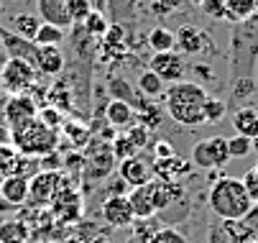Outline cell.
Returning <instances> with one entry per match:
<instances>
[{
    "label": "cell",
    "instance_id": "obj_1",
    "mask_svg": "<svg viewBox=\"0 0 258 243\" xmlns=\"http://www.w3.org/2000/svg\"><path fill=\"white\" fill-rule=\"evenodd\" d=\"M258 72V13L248 21L233 23L228 46V85L230 97L243 100L255 90Z\"/></svg>",
    "mask_w": 258,
    "mask_h": 243
},
{
    "label": "cell",
    "instance_id": "obj_2",
    "mask_svg": "<svg viewBox=\"0 0 258 243\" xmlns=\"http://www.w3.org/2000/svg\"><path fill=\"white\" fill-rule=\"evenodd\" d=\"M212 95L200 85V82H192V80H181V82H174L166 87L164 92V105H166V113L174 123L184 126V128H197V126H205V108H207V100Z\"/></svg>",
    "mask_w": 258,
    "mask_h": 243
},
{
    "label": "cell",
    "instance_id": "obj_3",
    "mask_svg": "<svg viewBox=\"0 0 258 243\" xmlns=\"http://www.w3.org/2000/svg\"><path fill=\"white\" fill-rule=\"evenodd\" d=\"M207 205L210 210L225 223H238L253 213V200L238 177H217L207 192Z\"/></svg>",
    "mask_w": 258,
    "mask_h": 243
},
{
    "label": "cell",
    "instance_id": "obj_4",
    "mask_svg": "<svg viewBox=\"0 0 258 243\" xmlns=\"http://www.w3.org/2000/svg\"><path fill=\"white\" fill-rule=\"evenodd\" d=\"M8 141L28 159H44L49 154H56L59 141H61V131L49 128L39 118H33L31 123L16 128L8 133Z\"/></svg>",
    "mask_w": 258,
    "mask_h": 243
},
{
    "label": "cell",
    "instance_id": "obj_5",
    "mask_svg": "<svg viewBox=\"0 0 258 243\" xmlns=\"http://www.w3.org/2000/svg\"><path fill=\"white\" fill-rule=\"evenodd\" d=\"M115 154H113V141H105V136H92L87 151H85V177L87 179H105L113 174L115 169Z\"/></svg>",
    "mask_w": 258,
    "mask_h": 243
},
{
    "label": "cell",
    "instance_id": "obj_6",
    "mask_svg": "<svg viewBox=\"0 0 258 243\" xmlns=\"http://www.w3.org/2000/svg\"><path fill=\"white\" fill-rule=\"evenodd\" d=\"M39 72L36 67L23 62V59H13L8 56V62L0 69V85L8 95H31V90L39 85Z\"/></svg>",
    "mask_w": 258,
    "mask_h": 243
},
{
    "label": "cell",
    "instance_id": "obj_7",
    "mask_svg": "<svg viewBox=\"0 0 258 243\" xmlns=\"http://www.w3.org/2000/svg\"><path fill=\"white\" fill-rule=\"evenodd\" d=\"M59 185H61V171L56 169H41L36 171L28 182V202L33 210H46L51 207L56 192H59Z\"/></svg>",
    "mask_w": 258,
    "mask_h": 243
},
{
    "label": "cell",
    "instance_id": "obj_8",
    "mask_svg": "<svg viewBox=\"0 0 258 243\" xmlns=\"http://www.w3.org/2000/svg\"><path fill=\"white\" fill-rule=\"evenodd\" d=\"M230 161L228 138L225 136H210L195 144L192 149V164L200 169H220Z\"/></svg>",
    "mask_w": 258,
    "mask_h": 243
},
{
    "label": "cell",
    "instance_id": "obj_9",
    "mask_svg": "<svg viewBox=\"0 0 258 243\" xmlns=\"http://www.w3.org/2000/svg\"><path fill=\"white\" fill-rule=\"evenodd\" d=\"M39 102H36L33 95H8L3 100V115H6V126L8 133L31 123L36 115H39Z\"/></svg>",
    "mask_w": 258,
    "mask_h": 243
},
{
    "label": "cell",
    "instance_id": "obj_10",
    "mask_svg": "<svg viewBox=\"0 0 258 243\" xmlns=\"http://www.w3.org/2000/svg\"><path fill=\"white\" fill-rule=\"evenodd\" d=\"M36 171H41L39 159H28L11 141H0V177H13V174L33 177Z\"/></svg>",
    "mask_w": 258,
    "mask_h": 243
},
{
    "label": "cell",
    "instance_id": "obj_11",
    "mask_svg": "<svg viewBox=\"0 0 258 243\" xmlns=\"http://www.w3.org/2000/svg\"><path fill=\"white\" fill-rule=\"evenodd\" d=\"M149 69H151V72H156L164 82L174 85V82H181V77L187 75V62H184V56L174 49V51L154 54L149 59Z\"/></svg>",
    "mask_w": 258,
    "mask_h": 243
},
{
    "label": "cell",
    "instance_id": "obj_12",
    "mask_svg": "<svg viewBox=\"0 0 258 243\" xmlns=\"http://www.w3.org/2000/svg\"><path fill=\"white\" fill-rule=\"evenodd\" d=\"M100 215H102V220L110 228H131L136 223V215H133L128 195H110L102 202V207H100Z\"/></svg>",
    "mask_w": 258,
    "mask_h": 243
},
{
    "label": "cell",
    "instance_id": "obj_13",
    "mask_svg": "<svg viewBox=\"0 0 258 243\" xmlns=\"http://www.w3.org/2000/svg\"><path fill=\"white\" fill-rule=\"evenodd\" d=\"M176 33V51L181 56H197L202 54L207 46L212 49V41H210V33L197 28V26H181Z\"/></svg>",
    "mask_w": 258,
    "mask_h": 243
},
{
    "label": "cell",
    "instance_id": "obj_14",
    "mask_svg": "<svg viewBox=\"0 0 258 243\" xmlns=\"http://www.w3.org/2000/svg\"><path fill=\"white\" fill-rule=\"evenodd\" d=\"M0 46L6 49L8 56H13V59H23V62H28V64L36 67L39 46H36L33 41H28V39H23V36H18V33H13V31L6 28V26H0Z\"/></svg>",
    "mask_w": 258,
    "mask_h": 243
},
{
    "label": "cell",
    "instance_id": "obj_15",
    "mask_svg": "<svg viewBox=\"0 0 258 243\" xmlns=\"http://www.w3.org/2000/svg\"><path fill=\"white\" fill-rule=\"evenodd\" d=\"M36 16L41 23H51L59 28H72V16H69V0H36Z\"/></svg>",
    "mask_w": 258,
    "mask_h": 243
},
{
    "label": "cell",
    "instance_id": "obj_16",
    "mask_svg": "<svg viewBox=\"0 0 258 243\" xmlns=\"http://www.w3.org/2000/svg\"><path fill=\"white\" fill-rule=\"evenodd\" d=\"M125 49H128V39L123 33V26H118V23L110 26L107 33L97 44V54H100L102 62H118V59H123Z\"/></svg>",
    "mask_w": 258,
    "mask_h": 243
},
{
    "label": "cell",
    "instance_id": "obj_17",
    "mask_svg": "<svg viewBox=\"0 0 258 243\" xmlns=\"http://www.w3.org/2000/svg\"><path fill=\"white\" fill-rule=\"evenodd\" d=\"M28 182L31 177L23 174H13V177H3L0 182V197L8 207H23L28 202Z\"/></svg>",
    "mask_w": 258,
    "mask_h": 243
},
{
    "label": "cell",
    "instance_id": "obj_18",
    "mask_svg": "<svg viewBox=\"0 0 258 243\" xmlns=\"http://www.w3.org/2000/svg\"><path fill=\"white\" fill-rule=\"evenodd\" d=\"M120 179L128 185V187H141L146 182H151L154 179V171H151V164H146L143 156H133V159H125L120 161Z\"/></svg>",
    "mask_w": 258,
    "mask_h": 243
},
{
    "label": "cell",
    "instance_id": "obj_19",
    "mask_svg": "<svg viewBox=\"0 0 258 243\" xmlns=\"http://www.w3.org/2000/svg\"><path fill=\"white\" fill-rule=\"evenodd\" d=\"M67 67V56L59 46H39L36 56V72L44 77H59Z\"/></svg>",
    "mask_w": 258,
    "mask_h": 243
},
{
    "label": "cell",
    "instance_id": "obj_20",
    "mask_svg": "<svg viewBox=\"0 0 258 243\" xmlns=\"http://www.w3.org/2000/svg\"><path fill=\"white\" fill-rule=\"evenodd\" d=\"M105 120L110 128H118V131H128L131 126L138 123L136 118V108L128 105L123 100H110L105 105Z\"/></svg>",
    "mask_w": 258,
    "mask_h": 243
},
{
    "label": "cell",
    "instance_id": "obj_21",
    "mask_svg": "<svg viewBox=\"0 0 258 243\" xmlns=\"http://www.w3.org/2000/svg\"><path fill=\"white\" fill-rule=\"evenodd\" d=\"M151 171H154V179H161V182H179L184 174L189 171V164L179 159V156H169V159H156L151 164Z\"/></svg>",
    "mask_w": 258,
    "mask_h": 243
},
{
    "label": "cell",
    "instance_id": "obj_22",
    "mask_svg": "<svg viewBox=\"0 0 258 243\" xmlns=\"http://www.w3.org/2000/svg\"><path fill=\"white\" fill-rule=\"evenodd\" d=\"M107 95L113 97V100L128 102V105H133V108H138L141 102H143V95H141L125 77H120V75H110V77H107Z\"/></svg>",
    "mask_w": 258,
    "mask_h": 243
},
{
    "label": "cell",
    "instance_id": "obj_23",
    "mask_svg": "<svg viewBox=\"0 0 258 243\" xmlns=\"http://www.w3.org/2000/svg\"><path fill=\"white\" fill-rule=\"evenodd\" d=\"M28 240H31V228L21 215L0 223V243H28Z\"/></svg>",
    "mask_w": 258,
    "mask_h": 243
},
{
    "label": "cell",
    "instance_id": "obj_24",
    "mask_svg": "<svg viewBox=\"0 0 258 243\" xmlns=\"http://www.w3.org/2000/svg\"><path fill=\"white\" fill-rule=\"evenodd\" d=\"M233 128H235V133L250 138V141L258 138V108H250V105L238 108L233 113Z\"/></svg>",
    "mask_w": 258,
    "mask_h": 243
},
{
    "label": "cell",
    "instance_id": "obj_25",
    "mask_svg": "<svg viewBox=\"0 0 258 243\" xmlns=\"http://www.w3.org/2000/svg\"><path fill=\"white\" fill-rule=\"evenodd\" d=\"M39 28H41V18L36 13H13L11 16V31L23 36V39H28V41L36 39Z\"/></svg>",
    "mask_w": 258,
    "mask_h": 243
},
{
    "label": "cell",
    "instance_id": "obj_26",
    "mask_svg": "<svg viewBox=\"0 0 258 243\" xmlns=\"http://www.w3.org/2000/svg\"><path fill=\"white\" fill-rule=\"evenodd\" d=\"M146 44L151 46L154 54H161V51H174L176 49V33L169 31L166 26H156L149 31V36H146Z\"/></svg>",
    "mask_w": 258,
    "mask_h": 243
},
{
    "label": "cell",
    "instance_id": "obj_27",
    "mask_svg": "<svg viewBox=\"0 0 258 243\" xmlns=\"http://www.w3.org/2000/svg\"><path fill=\"white\" fill-rule=\"evenodd\" d=\"M164 80L156 75V72H151L149 67L143 69V72L138 75V92L143 95V97H149V100H159L166 90H164Z\"/></svg>",
    "mask_w": 258,
    "mask_h": 243
},
{
    "label": "cell",
    "instance_id": "obj_28",
    "mask_svg": "<svg viewBox=\"0 0 258 243\" xmlns=\"http://www.w3.org/2000/svg\"><path fill=\"white\" fill-rule=\"evenodd\" d=\"M255 16V0H225V21L240 23Z\"/></svg>",
    "mask_w": 258,
    "mask_h": 243
},
{
    "label": "cell",
    "instance_id": "obj_29",
    "mask_svg": "<svg viewBox=\"0 0 258 243\" xmlns=\"http://www.w3.org/2000/svg\"><path fill=\"white\" fill-rule=\"evenodd\" d=\"M67 39V31L59 28V26H51V23H41L39 33H36L33 44L36 46H61Z\"/></svg>",
    "mask_w": 258,
    "mask_h": 243
},
{
    "label": "cell",
    "instance_id": "obj_30",
    "mask_svg": "<svg viewBox=\"0 0 258 243\" xmlns=\"http://www.w3.org/2000/svg\"><path fill=\"white\" fill-rule=\"evenodd\" d=\"M61 131H64V136H67L75 146H87V144H90V138H92L90 128L82 126V120H69V123L61 126Z\"/></svg>",
    "mask_w": 258,
    "mask_h": 243
},
{
    "label": "cell",
    "instance_id": "obj_31",
    "mask_svg": "<svg viewBox=\"0 0 258 243\" xmlns=\"http://www.w3.org/2000/svg\"><path fill=\"white\" fill-rule=\"evenodd\" d=\"M82 26L87 28V33H90V36H95V39L100 41V39L105 36V33H107V28L113 26V23H110L107 13H102V11H92V13L87 16V21H85Z\"/></svg>",
    "mask_w": 258,
    "mask_h": 243
},
{
    "label": "cell",
    "instance_id": "obj_32",
    "mask_svg": "<svg viewBox=\"0 0 258 243\" xmlns=\"http://www.w3.org/2000/svg\"><path fill=\"white\" fill-rule=\"evenodd\" d=\"M113 154H115V159H118V161H125V159L138 156L141 151H138V146L131 141V136L123 131V133L113 136Z\"/></svg>",
    "mask_w": 258,
    "mask_h": 243
},
{
    "label": "cell",
    "instance_id": "obj_33",
    "mask_svg": "<svg viewBox=\"0 0 258 243\" xmlns=\"http://www.w3.org/2000/svg\"><path fill=\"white\" fill-rule=\"evenodd\" d=\"M228 151H230V159H243L253 151V141L240 136V133H235V136L228 138Z\"/></svg>",
    "mask_w": 258,
    "mask_h": 243
},
{
    "label": "cell",
    "instance_id": "obj_34",
    "mask_svg": "<svg viewBox=\"0 0 258 243\" xmlns=\"http://www.w3.org/2000/svg\"><path fill=\"white\" fill-rule=\"evenodd\" d=\"M225 115H228V102L220 100V97H210L207 108H205V120L207 123H220V120H225Z\"/></svg>",
    "mask_w": 258,
    "mask_h": 243
},
{
    "label": "cell",
    "instance_id": "obj_35",
    "mask_svg": "<svg viewBox=\"0 0 258 243\" xmlns=\"http://www.w3.org/2000/svg\"><path fill=\"white\" fill-rule=\"evenodd\" d=\"M181 3H184V0H151V3H149V13L156 16V18H166V16L176 13L181 8Z\"/></svg>",
    "mask_w": 258,
    "mask_h": 243
},
{
    "label": "cell",
    "instance_id": "obj_36",
    "mask_svg": "<svg viewBox=\"0 0 258 243\" xmlns=\"http://www.w3.org/2000/svg\"><path fill=\"white\" fill-rule=\"evenodd\" d=\"M95 11L92 0H69V16H72V23H85L87 16Z\"/></svg>",
    "mask_w": 258,
    "mask_h": 243
},
{
    "label": "cell",
    "instance_id": "obj_37",
    "mask_svg": "<svg viewBox=\"0 0 258 243\" xmlns=\"http://www.w3.org/2000/svg\"><path fill=\"white\" fill-rule=\"evenodd\" d=\"M36 118H39L41 123H46L49 128H61L64 126V113L59 110V108H54V105H44V108H39V115H36Z\"/></svg>",
    "mask_w": 258,
    "mask_h": 243
},
{
    "label": "cell",
    "instance_id": "obj_38",
    "mask_svg": "<svg viewBox=\"0 0 258 243\" xmlns=\"http://www.w3.org/2000/svg\"><path fill=\"white\" fill-rule=\"evenodd\" d=\"M128 136H131V141L138 146V151H143L146 146L151 144V131L146 128V126H141V123H136V126H131L128 131H125Z\"/></svg>",
    "mask_w": 258,
    "mask_h": 243
},
{
    "label": "cell",
    "instance_id": "obj_39",
    "mask_svg": "<svg viewBox=\"0 0 258 243\" xmlns=\"http://www.w3.org/2000/svg\"><path fill=\"white\" fill-rule=\"evenodd\" d=\"M200 8L215 21H225V0H202Z\"/></svg>",
    "mask_w": 258,
    "mask_h": 243
},
{
    "label": "cell",
    "instance_id": "obj_40",
    "mask_svg": "<svg viewBox=\"0 0 258 243\" xmlns=\"http://www.w3.org/2000/svg\"><path fill=\"white\" fill-rule=\"evenodd\" d=\"M149 243H187V240H184V235L179 230H174V228H161V230H156L151 235Z\"/></svg>",
    "mask_w": 258,
    "mask_h": 243
},
{
    "label": "cell",
    "instance_id": "obj_41",
    "mask_svg": "<svg viewBox=\"0 0 258 243\" xmlns=\"http://www.w3.org/2000/svg\"><path fill=\"white\" fill-rule=\"evenodd\" d=\"M243 185H245V190H248V195H250L253 205H258V166H253V169H248V171H245Z\"/></svg>",
    "mask_w": 258,
    "mask_h": 243
},
{
    "label": "cell",
    "instance_id": "obj_42",
    "mask_svg": "<svg viewBox=\"0 0 258 243\" xmlns=\"http://www.w3.org/2000/svg\"><path fill=\"white\" fill-rule=\"evenodd\" d=\"M169 156H174V146L166 138H159L156 146H154V159H169Z\"/></svg>",
    "mask_w": 258,
    "mask_h": 243
},
{
    "label": "cell",
    "instance_id": "obj_43",
    "mask_svg": "<svg viewBox=\"0 0 258 243\" xmlns=\"http://www.w3.org/2000/svg\"><path fill=\"white\" fill-rule=\"evenodd\" d=\"M8 62V54H6V49L3 46H0V69H3V64Z\"/></svg>",
    "mask_w": 258,
    "mask_h": 243
},
{
    "label": "cell",
    "instance_id": "obj_44",
    "mask_svg": "<svg viewBox=\"0 0 258 243\" xmlns=\"http://www.w3.org/2000/svg\"><path fill=\"white\" fill-rule=\"evenodd\" d=\"M253 151L258 154V138H253Z\"/></svg>",
    "mask_w": 258,
    "mask_h": 243
},
{
    "label": "cell",
    "instance_id": "obj_45",
    "mask_svg": "<svg viewBox=\"0 0 258 243\" xmlns=\"http://www.w3.org/2000/svg\"><path fill=\"white\" fill-rule=\"evenodd\" d=\"M192 3H195V6H202V0H192Z\"/></svg>",
    "mask_w": 258,
    "mask_h": 243
},
{
    "label": "cell",
    "instance_id": "obj_46",
    "mask_svg": "<svg viewBox=\"0 0 258 243\" xmlns=\"http://www.w3.org/2000/svg\"><path fill=\"white\" fill-rule=\"evenodd\" d=\"M255 13H258V0H255Z\"/></svg>",
    "mask_w": 258,
    "mask_h": 243
},
{
    "label": "cell",
    "instance_id": "obj_47",
    "mask_svg": "<svg viewBox=\"0 0 258 243\" xmlns=\"http://www.w3.org/2000/svg\"><path fill=\"white\" fill-rule=\"evenodd\" d=\"M0 6H3V0H0Z\"/></svg>",
    "mask_w": 258,
    "mask_h": 243
},
{
    "label": "cell",
    "instance_id": "obj_48",
    "mask_svg": "<svg viewBox=\"0 0 258 243\" xmlns=\"http://www.w3.org/2000/svg\"><path fill=\"white\" fill-rule=\"evenodd\" d=\"M0 182H3V177H0Z\"/></svg>",
    "mask_w": 258,
    "mask_h": 243
}]
</instances>
